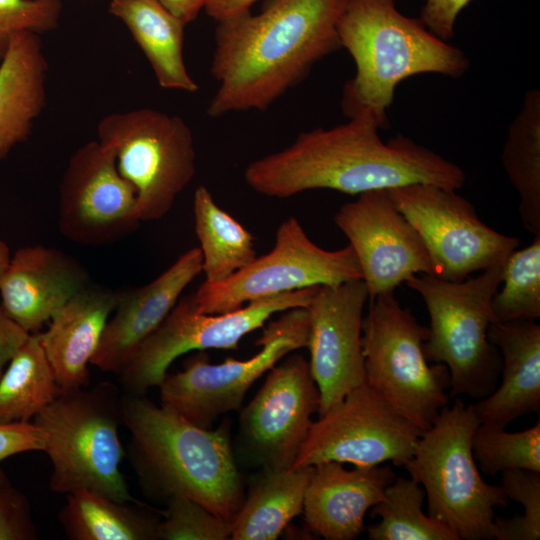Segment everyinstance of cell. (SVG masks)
I'll use <instances>...</instances> for the list:
<instances>
[{
  "mask_svg": "<svg viewBox=\"0 0 540 540\" xmlns=\"http://www.w3.org/2000/svg\"><path fill=\"white\" fill-rule=\"evenodd\" d=\"M369 300L362 279L319 285L309 314V368L320 395L318 416L365 382L363 310Z\"/></svg>",
  "mask_w": 540,
  "mask_h": 540,
  "instance_id": "obj_18",
  "label": "cell"
},
{
  "mask_svg": "<svg viewBox=\"0 0 540 540\" xmlns=\"http://www.w3.org/2000/svg\"><path fill=\"white\" fill-rule=\"evenodd\" d=\"M262 328L255 343L261 350L251 358L211 364L207 353L198 351L185 360L183 370L167 373L158 386L160 405L202 428L241 409L247 391L264 373L292 351L307 348L308 310L288 309Z\"/></svg>",
  "mask_w": 540,
  "mask_h": 540,
  "instance_id": "obj_10",
  "label": "cell"
},
{
  "mask_svg": "<svg viewBox=\"0 0 540 540\" xmlns=\"http://www.w3.org/2000/svg\"><path fill=\"white\" fill-rule=\"evenodd\" d=\"M96 132L134 186L141 221L166 216L196 173L194 137L184 119L141 107L103 116Z\"/></svg>",
  "mask_w": 540,
  "mask_h": 540,
  "instance_id": "obj_9",
  "label": "cell"
},
{
  "mask_svg": "<svg viewBox=\"0 0 540 540\" xmlns=\"http://www.w3.org/2000/svg\"><path fill=\"white\" fill-rule=\"evenodd\" d=\"M318 286L254 300L221 314L201 312L194 293L181 296L118 374L124 393L145 395L158 387L172 362L185 353L238 349L244 336L263 327L275 314L307 307Z\"/></svg>",
  "mask_w": 540,
  "mask_h": 540,
  "instance_id": "obj_11",
  "label": "cell"
},
{
  "mask_svg": "<svg viewBox=\"0 0 540 540\" xmlns=\"http://www.w3.org/2000/svg\"><path fill=\"white\" fill-rule=\"evenodd\" d=\"M346 0H269L217 22L211 74L218 83L207 114L264 111L341 49L338 23Z\"/></svg>",
  "mask_w": 540,
  "mask_h": 540,
  "instance_id": "obj_2",
  "label": "cell"
},
{
  "mask_svg": "<svg viewBox=\"0 0 540 540\" xmlns=\"http://www.w3.org/2000/svg\"><path fill=\"white\" fill-rule=\"evenodd\" d=\"M480 423L474 404L457 398L421 432L404 465L424 489L428 516L456 540L493 539L495 508L509 503L500 485L483 479L474 459L471 441Z\"/></svg>",
  "mask_w": 540,
  "mask_h": 540,
  "instance_id": "obj_6",
  "label": "cell"
},
{
  "mask_svg": "<svg viewBox=\"0 0 540 540\" xmlns=\"http://www.w3.org/2000/svg\"><path fill=\"white\" fill-rule=\"evenodd\" d=\"M394 479L389 465L346 469L326 461L312 466L302 511L308 528L326 540L357 538L366 513Z\"/></svg>",
  "mask_w": 540,
  "mask_h": 540,
  "instance_id": "obj_21",
  "label": "cell"
},
{
  "mask_svg": "<svg viewBox=\"0 0 540 540\" xmlns=\"http://www.w3.org/2000/svg\"><path fill=\"white\" fill-rule=\"evenodd\" d=\"M10 258L11 254L7 244L0 239V279L9 264Z\"/></svg>",
  "mask_w": 540,
  "mask_h": 540,
  "instance_id": "obj_43",
  "label": "cell"
},
{
  "mask_svg": "<svg viewBox=\"0 0 540 540\" xmlns=\"http://www.w3.org/2000/svg\"><path fill=\"white\" fill-rule=\"evenodd\" d=\"M201 272L202 253L194 247L148 284L117 291L115 308L90 364L119 374Z\"/></svg>",
  "mask_w": 540,
  "mask_h": 540,
  "instance_id": "obj_19",
  "label": "cell"
},
{
  "mask_svg": "<svg viewBox=\"0 0 540 540\" xmlns=\"http://www.w3.org/2000/svg\"><path fill=\"white\" fill-rule=\"evenodd\" d=\"M160 3L184 24L194 21L209 0H159Z\"/></svg>",
  "mask_w": 540,
  "mask_h": 540,
  "instance_id": "obj_42",
  "label": "cell"
},
{
  "mask_svg": "<svg viewBox=\"0 0 540 540\" xmlns=\"http://www.w3.org/2000/svg\"><path fill=\"white\" fill-rule=\"evenodd\" d=\"M471 447L479 470L486 475L511 469L540 472V421L518 432L481 422Z\"/></svg>",
  "mask_w": 540,
  "mask_h": 540,
  "instance_id": "obj_33",
  "label": "cell"
},
{
  "mask_svg": "<svg viewBox=\"0 0 540 540\" xmlns=\"http://www.w3.org/2000/svg\"><path fill=\"white\" fill-rule=\"evenodd\" d=\"M61 390L39 332L31 333L0 377V424L30 422Z\"/></svg>",
  "mask_w": 540,
  "mask_h": 540,
  "instance_id": "obj_30",
  "label": "cell"
},
{
  "mask_svg": "<svg viewBox=\"0 0 540 540\" xmlns=\"http://www.w3.org/2000/svg\"><path fill=\"white\" fill-rule=\"evenodd\" d=\"M489 340L501 356V383L474 404L483 423L506 428L540 408V325L536 321L493 322Z\"/></svg>",
  "mask_w": 540,
  "mask_h": 540,
  "instance_id": "obj_23",
  "label": "cell"
},
{
  "mask_svg": "<svg viewBox=\"0 0 540 540\" xmlns=\"http://www.w3.org/2000/svg\"><path fill=\"white\" fill-rule=\"evenodd\" d=\"M369 112L332 128L301 132L286 148L251 162L246 184L273 198L330 189L350 195L427 183L462 188L466 174L456 163L398 133L384 142Z\"/></svg>",
  "mask_w": 540,
  "mask_h": 540,
  "instance_id": "obj_1",
  "label": "cell"
},
{
  "mask_svg": "<svg viewBox=\"0 0 540 540\" xmlns=\"http://www.w3.org/2000/svg\"><path fill=\"white\" fill-rule=\"evenodd\" d=\"M515 249L503 263L491 309L494 322L536 321L540 317V235Z\"/></svg>",
  "mask_w": 540,
  "mask_h": 540,
  "instance_id": "obj_32",
  "label": "cell"
},
{
  "mask_svg": "<svg viewBox=\"0 0 540 540\" xmlns=\"http://www.w3.org/2000/svg\"><path fill=\"white\" fill-rule=\"evenodd\" d=\"M30 334L7 314L0 303V377Z\"/></svg>",
  "mask_w": 540,
  "mask_h": 540,
  "instance_id": "obj_40",
  "label": "cell"
},
{
  "mask_svg": "<svg viewBox=\"0 0 540 540\" xmlns=\"http://www.w3.org/2000/svg\"><path fill=\"white\" fill-rule=\"evenodd\" d=\"M128 457L142 490L165 500L187 497L231 522L243 484L230 440V423L199 427L145 395L122 394Z\"/></svg>",
  "mask_w": 540,
  "mask_h": 540,
  "instance_id": "obj_3",
  "label": "cell"
},
{
  "mask_svg": "<svg viewBox=\"0 0 540 540\" xmlns=\"http://www.w3.org/2000/svg\"><path fill=\"white\" fill-rule=\"evenodd\" d=\"M338 36L356 67L343 86L342 112L347 118L369 112L380 129L389 127L387 111L400 82L425 73L458 79L470 67L463 50L403 15L396 0H346Z\"/></svg>",
  "mask_w": 540,
  "mask_h": 540,
  "instance_id": "obj_4",
  "label": "cell"
},
{
  "mask_svg": "<svg viewBox=\"0 0 540 540\" xmlns=\"http://www.w3.org/2000/svg\"><path fill=\"white\" fill-rule=\"evenodd\" d=\"M258 0H209L204 8L216 22L251 11Z\"/></svg>",
  "mask_w": 540,
  "mask_h": 540,
  "instance_id": "obj_41",
  "label": "cell"
},
{
  "mask_svg": "<svg viewBox=\"0 0 540 540\" xmlns=\"http://www.w3.org/2000/svg\"><path fill=\"white\" fill-rule=\"evenodd\" d=\"M59 522L71 540H157L159 520L92 489L66 494Z\"/></svg>",
  "mask_w": 540,
  "mask_h": 540,
  "instance_id": "obj_27",
  "label": "cell"
},
{
  "mask_svg": "<svg viewBox=\"0 0 540 540\" xmlns=\"http://www.w3.org/2000/svg\"><path fill=\"white\" fill-rule=\"evenodd\" d=\"M502 271L499 264L462 281L416 274L405 282L426 305L430 324L425 356L448 368L451 396L482 399L497 387L502 361L488 329L494 322L491 301Z\"/></svg>",
  "mask_w": 540,
  "mask_h": 540,
  "instance_id": "obj_7",
  "label": "cell"
},
{
  "mask_svg": "<svg viewBox=\"0 0 540 540\" xmlns=\"http://www.w3.org/2000/svg\"><path fill=\"white\" fill-rule=\"evenodd\" d=\"M502 165L519 196V215L526 231L540 235V91L525 93L509 125Z\"/></svg>",
  "mask_w": 540,
  "mask_h": 540,
  "instance_id": "obj_28",
  "label": "cell"
},
{
  "mask_svg": "<svg viewBox=\"0 0 540 540\" xmlns=\"http://www.w3.org/2000/svg\"><path fill=\"white\" fill-rule=\"evenodd\" d=\"M428 327L393 292L369 299L362 322L365 382L421 432L449 402L448 368L429 364Z\"/></svg>",
  "mask_w": 540,
  "mask_h": 540,
  "instance_id": "obj_8",
  "label": "cell"
},
{
  "mask_svg": "<svg viewBox=\"0 0 540 540\" xmlns=\"http://www.w3.org/2000/svg\"><path fill=\"white\" fill-rule=\"evenodd\" d=\"M37 538L29 501L7 478L0 484V540Z\"/></svg>",
  "mask_w": 540,
  "mask_h": 540,
  "instance_id": "obj_37",
  "label": "cell"
},
{
  "mask_svg": "<svg viewBox=\"0 0 540 540\" xmlns=\"http://www.w3.org/2000/svg\"><path fill=\"white\" fill-rule=\"evenodd\" d=\"M508 499L521 504L524 513L496 517L493 537L498 540H538L540 537V472L511 469L502 472L501 484Z\"/></svg>",
  "mask_w": 540,
  "mask_h": 540,
  "instance_id": "obj_34",
  "label": "cell"
},
{
  "mask_svg": "<svg viewBox=\"0 0 540 540\" xmlns=\"http://www.w3.org/2000/svg\"><path fill=\"white\" fill-rule=\"evenodd\" d=\"M334 222L356 254L369 299L394 292L416 274L433 275L421 237L387 189L359 194L339 208Z\"/></svg>",
  "mask_w": 540,
  "mask_h": 540,
  "instance_id": "obj_17",
  "label": "cell"
},
{
  "mask_svg": "<svg viewBox=\"0 0 540 540\" xmlns=\"http://www.w3.org/2000/svg\"><path fill=\"white\" fill-rule=\"evenodd\" d=\"M163 516L158 522L157 540H226L231 537V522L187 497L169 499Z\"/></svg>",
  "mask_w": 540,
  "mask_h": 540,
  "instance_id": "obj_35",
  "label": "cell"
},
{
  "mask_svg": "<svg viewBox=\"0 0 540 540\" xmlns=\"http://www.w3.org/2000/svg\"><path fill=\"white\" fill-rule=\"evenodd\" d=\"M108 12L127 27L159 86L187 93L199 90L184 59L186 24L159 0H111Z\"/></svg>",
  "mask_w": 540,
  "mask_h": 540,
  "instance_id": "obj_25",
  "label": "cell"
},
{
  "mask_svg": "<svg viewBox=\"0 0 540 540\" xmlns=\"http://www.w3.org/2000/svg\"><path fill=\"white\" fill-rule=\"evenodd\" d=\"M47 73L40 35L17 33L0 64V161L28 139L45 109Z\"/></svg>",
  "mask_w": 540,
  "mask_h": 540,
  "instance_id": "obj_24",
  "label": "cell"
},
{
  "mask_svg": "<svg viewBox=\"0 0 540 540\" xmlns=\"http://www.w3.org/2000/svg\"><path fill=\"white\" fill-rule=\"evenodd\" d=\"M141 222L136 190L119 173L114 152L97 140L80 146L59 186V231L74 243L102 246L132 234Z\"/></svg>",
  "mask_w": 540,
  "mask_h": 540,
  "instance_id": "obj_16",
  "label": "cell"
},
{
  "mask_svg": "<svg viewBox=\"0 0 540 540\" xmlns=\"http://www.w3.org/2000/svg\"><path fill=\"white\" fill-rule=\"evenodd\" d=\"M52 464L50 490L68 494L92 489L123 502L131 495L120 464L122 394L111 382L61 390L33 419Z\"/></svg>",
  "mask_w": 540,
  "mask_h": 540,
  "instance_id": "obj_5",
  "label": "cell"
},
{
  "mask_svg": "<svg viewBox=\"0 0 540 540\" xmlns=\"http://www.w3.org/2000/svg\"><path fill=\"white\" fill-rule=\"evenodd\" d=\"M312 466L263 469L231 521L232 540H275L303 511Z\"/></svg>",
  "mask_w": 540,
  "mask_h": 540,
  "instance_id": "obj_26",
  "label": "cell"
},
{
  "mask_svg": "<svg viewBox=\"0 0 540 540\" xmlns=\"http://www.w3.org/2000/svg\"><path fill=\"white\" fill-rule=\"evenodd\" d=\"M43 447L42 431L34 422L0 424V463L19 453L43 451ZM6 479L0 468V484Z\"/></svg>",
  "mask_w": 540,
  "mask_h": 540,
  "instance_id": "obj_38",
  "label": "cell"
},
{
  "mask_svg": "<svg viewBox=\"0 0 540 540\" xmlns=\"http://www.w3.org/2000/svg\"><path fill=\"white\" fill-rule=\"evenodd\" d=\"M193 214L206 282L224 281L256 259L255 237L217 205L204 185L194 191Z\"/></svg>",
  "mask_w": 540,
  "mask_h": 540,
  "instance_id": "obj_29",
  "label": "cell"
},
{
  "mask_svg": "<svg viewBox=\"0 0 540 540\" xmlns=\"http://www.w3.org/2000/svg\"><path fill=\"white\" fill-rule=\"evenodd\" d=\"M472 0H425L420 21L434 35L444 41L454 37L460 12Z\"/></svg>",
  "mask_w": 540,
  "mask_h": 540,
  "instance_id": "obj_39",
  "label": "cell"
},
{
  "mask_svg": "<svg viewBox=\"0 0 540 540\" xmlns=\"http://www.w3.org/2000/svg\"><path fill=\"white\" fill-rule=\"evenodd\" d=\"M61 12L60 0H0V64L17 33L50 32L58 27Z\"/></svg>",
  "mask_w": 540,
  "mask_h": 540,
  "instance_id": "obj_36",
  "label": "cell"
},
{
  "mask_svg": "<svg viewBox=\"0 0 540 540\" xmlns=\"http://www.w3.org/2000/svg\"><path fill=\"white\" fill-rule=\"evenodd\" d=\"M425 492L412 478H395L383 499L371 508L379 518L367 528L370 540H456L442 524L423 511Z\"/></svg>",
  "mask_w": 540,
  "mask_h": 540,
  "instance_id": "obj_31",
  "label": "cell"
},
{
  "mask_svg": "<svg viewBox=\"0 0 540 540\" xmlns=\"http://www.w3.org/2000/svg\"><path fill=\"white\" fill-rule=\"evenodd\" d=\"M421 431L366 382L312 422L293 468L335 461L371 467L404 466Z\"/></svg>",
  "mask_w": 540,
  "mask_h": 540,
  "instance_id": "obj_14",
  "label": "cell"
},
{
  "mask_svg": "<svg viewBox=\"0 0 540 540\" xmlns=\"http://www.w3.org/2000/svg\"><path fill=\"white\" fill-rule=\"evenodd\" d=\"M319 404L309 362L300 354L280 360L241 411L237 437L241 458L261 470L292 467Z\"/></svg>",
  "mask_w": 540,
  "mask_h": 540,
  "instance_id": "obj_15",
  "label": "cell"
},
{
  "mask_svg": "<svg viewBox=\"0 0 540 540\" xmlns=\"http://www.w3.org/2000/svg\"><path fill=\"white\" fill-rule=\"evenodd\" d=\"M90 282L87 269L54 247L17 249L0 279L1 305L29 333H36Z\"/></svg>",
  "mask_w": 540,
  "mask_h": 540,
  "instance_id": "obj_20",
  "label": "cell"
},
{
  "mask_svg": "<svg viewBox=\"0 0 540 540\" xmlns=\"http://www.w3.org/2000/svg\"><path fill=\"white\" fill-rule=\"evenodd\" d=\"M116 292L89 283L52 317L39 333L57 383L62 390L89 386L88 364L115 308Z\"/></svg>",
  "mask_w": 540,
  "mask_h": 540,
  "instance_id": "obj_22",
  "label": "cell"
},
{
  "mask_svg": "<svg viewBox=\"0 0 540 540\" xmlns=\"http://www.w3.org/2000/svg\"><path fill=\"white\" fill-rule=\"evenodd\" d=\"M399 211L421 237L433 276L462 281L476 271L503 264L521 240L482 222L456 190L414 183L388 189Z\"/></svg>",
  "mask_w": 540,
  "mask_h": 540,
  "instance_id": "obj_13",
  "label": "cell"
},
{
  "mask_svg": "<svg viewBox=\"0 0 540 540\" xmlns=\"http://www.w3.org/2000/svg\"><path fill=\"white\" fill-rule=\"evenodd\" d=\"M354 279H362V273L350 244L325 250L308 237L297 218L289 217L278 226L271 251L224 281H204L194 297L201 312L221 314L254 300Z\"/></svg>",
  "mask_w": 540,
  "mask_h": 540,
  "instance_id": "obj_12",
  "label": "cell"
}]
</instances>
